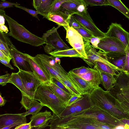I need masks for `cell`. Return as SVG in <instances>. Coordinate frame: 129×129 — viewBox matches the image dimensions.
<instances>
[{"mask_svg":"<svg viewBox=\"0 0 129 129\" xmlns=\"http://www.w3.org/2000/svg\"><path fill=\"white\" fill-rule=\"evenodd\" d=\"M66 31V39L67 42L83 57V58H87L85 50L84 41L81 35L72 27L69 26Z\"/></svg>","mask_w":129,"mask_h":129,"instance_id":"obj_15","label":"cell"},{"mask_svg":"<svg viewBox=\"0 0 129 129\" xmlns=\"http://www.w3.org/2000/svg\"><path fill=\"white\" fill-rule=\"evenodd\" d=\"M11 74L7 73L5 75L0 76V85L2 86L6 85L9 83Z\"/></svg>","mask_w":129,"mask_h":129,"instance_id":"obj_46","label":"cell"},{"mask_svg":"<svg viewBox=\"0 0 129 129\" xmlns=\"http://www.w3.org/2000/svg\"><path fill=\"white\" fill-rule=\"evenodd\" d=\"M61 82L66 86L73 95H83L82 92L71 81L69 78L68 79H62Z\"/></svg>","mask_w":129,"mask_h":129,"instance_id":"obj_35","label":"cell"},{"mask_svg":"<svg viewBox=\"0 0 129 129\" xmlns=\"http://www.w3.org/2000/svg\"><path fill=\"white\" fill-rule=\"evenodd\" d=\"M110 6L113 7L123 14L129 20V9L121 0H107Z\"/></svg>","mask_w":129,"mask_h":129,"instance_id":"obj_29","label":"cell"},{"mask_svg":"<svg viewBox=\"0 0 129 129\" xmlns=\"http://www.w3.org/2000/svg\"><path fill=\"white\" fill-rule=\"evenodd\" d=\"M32 128L31 126V122L22 124L16 126L15 129H31Z\"/></svg>","mask_w":129,"mask_h":129,"instance_id":"obj_49","label":"cell"},{"mask_svg":"<svg viewBox=\"0 0 129 129\" xmlns=\"http://www.w3.org/2000/svg\"><path fill=\"white\" fill-rule=\"evenodd\" d=\"M99 71L101 77V84L106 91H110L114 88L116 83V80L114 77V75Z\"/></svg>","mask_w":129,"mask_h":129,"instance_id":"obj_24","label":"cell"},{"mask_svg":"<svg viewBox=\"0 0 129 129\" xmlns=\"http://www.w3.org/2000/svg\"><path fill=\"white\" fill-rule=\"evenodd\" d=\"M25 54L27 57L33 72L40 81L42 84L50 86L52 83V77L49 72L38 62L34 57L27 54Z\"/></svg>","mask_w":129,"mask_h":129,"instance_id":"obj_14","label":"cell"},{"mask_svg":"<svg viewBox=\"0 0 129 129\" xmlns=\"http://www.w3.org/2000/svg\"><path fill=\"white\" fill-rule=\"evenodd\" d=\"M36 60L47 70L52 77L60 82L62 79H68V73L60 64L59 58L44 54H38L34 57Z\"/></svg>","mask_w":129,"mask_h":129,"instance_id":"obj_5","label":"cell"},{"mask_svg":"<svg viewBox=\"0 0 129 129\" xmlns=\"http://www.w3.org/2000/svg\"><path fill=\"white\" fill-rule=\"evenodd\" d=\"M0 50L6 55L12 58L7 44L1 35H0Z\"/></svg>","mask_w":129,"mask_h":129,"instance_id":"obj_38","label":"cell"},{"mask_svg":"<svg viewBox=\"0 0 129 129\" xmlns=\"http://www.w3.org/2000/svg\"><path fill=\"white\" fill-rule=\"evenodd\" d=\"M60 26L58 25L56 28L53 27L43 34L42 37L44 40L46 44L44 47V50L48 54L54 51L70 48L61 39L57 31V29Z\"/></svg>","mask_w":129,"mask_h":129,"instance_id":"obj_8","label":"cell"},{"mask_svg":"<svg viewBox=\"0 0 129 129\" xmlns=\"http://www.w3.org/2000/svg\"><path fill=\"white\" fill-rule=\"evenodd\" d=\"M8 30L7 26L5 25H0V32L8 33Z\"/></svg>","mask_w":129,"mask_h":129,"instance_id":"obj_54","label":"cell"},{"mask_svg":"<svg viewBox=\"0 0 129 129\" xmlns=\"http://www.w3.org/2000/svg\"><path fill=\"white\" fill-rule=\"evenodd\" d=\"M34 99L49 108L55 115L59 114L66 107L49 86L42 84L39 85L35 92Z\"/></svg>","mask_w":129,"mask_h":129,"instance_id":"obj_4","label":"cell"},{"mask_svg":"<svg viewBox=\"0 0 129 129\" xmlns=\"http://www.w3.org/2000/svg\"><path fill=\"white\" fill-rule=\"evenodd\" d=\"M5 13V12L4 10L0 9V25H4L5 24V19L4 16Z\"/></svg>","mask_w":129,"mask_h":129,"instance_id":"obj_50","label":"cell"},{"mask_svg":"<svg viewBox=\"0 0 129 129\" xmlns=\"http://www.w3.org/2000/svg\"><path fill=\"white\" fill-rule=\"evenodd\" d=\"M126 59L123 68V71L126 74L129 75V48H126Z\"/></svg>","mask_w":129,"mask_h":129,"instance_id":"obj_43","label":"cell"},{"mask_svg":"<svg viewBox=\"0 0 129 129\" xmlns=\"http://www.w3.org/2000/svg\"><path fill=\"white\" fill-rule=\"evenodd\" d=\"M95 106L118 119H129V112L110 92L101 87L94 88L89 94Z\"/></svg>","mask_w":129,"mask_h":129,"instance_id":"obj_1","label":"cell"},{"mask_svg":"<svg viewBox=\"0 0 129 129\" xmlns=\"http://www.w3.org/2000/svg\"><path fill=\"white\" fill-rule=\"evenodd\" d=\"M68 76L83 95L90 94L94 89L89 83L74 74L71 70L68 72Z\"/></svg>","mask_w":129,"mask_h":129,"instance_id":"obj_20","label":"cell"},{"mask_svg":"<svg viewBox=\"0 0 129 129\" xmlns=\"http://www.w3.org/2000/svg\"><path fill=\"white\" fill-rule=\"evenodd\" d=\"M116 76V83L113 89L125 88L129 89V75L120 71Z\"/></svg>","mask_w":129,"mask_h":129,"instance_id":"obj_25","label":"cell"},{"mask_svg":"<svg viewBox=\"0 0 129 129\" xmlns=\"http://www.w3.org/2000/svg\"><path fill=\"white\" fill-rule=\"evenodd\" d=\"M4 16L9 26V36L20 42L38 47L45 44L44 40L31 33L23 26L18 23L5 13Z\"/></svg>","mask_w":129,"mask_h":129,"instance_id":"obj_3","label":"cell"},{"mask_svg":"<svg viewBox=\"0 0 129 129\" xmlns=\"http://www.w3.org/2000/svg\"><path fill=\"white\" fill-rule=\"evenodd\" d=\"M15 7L23 10L31 15L32 16L35 17L39 20H40L37 15L38 14H39L40 13L37 10L35 11L33 10L29 9L25 7L19 5L15 6Z\"/></svg>","mask_w":129,"mask_h":129,"instance_id":"obj_41","label":"cell"},{"mask_svg":"<svg viewBox=\"0 0 129 129\" xmlns=\"http://www.w3.org/2000/svg\"><path fill=\"white\" fill-rule=\"evenodd\" d=\"M105 53L108 61L111 64L123 71L126 54L125 53L117 52Z\"/></svg>","mask_w":129,"mask_h":129,"instance_id":"obj_22","label":"cell"},{"mask_svg":"<svg viewBox=\"0 0 129 129\" xmlns=\"http://www.w3.org/2000/svg\"><path fill=\"white\" fill-rule=\"evenodd\" d=\"M9 83L14 84L21 92L22 97L20 103L22 106L26 100V94L24 87L21 78L18 72L12 73L11 74Z\"/></svg>","mask_w":129,"mask_h":129,"instance_id":"obj_23","label":"cell"},{"mask_svg":"<svg viewBox=\"0 0 129 129\" xmlns=\"http://www.w3.org/2000/svg\"><path fill=\"white\" fill-rule=\"evenodd\" d=\"M37 101L35 99L32 101L28 111L22 113L24 115L26 116L30 114L33 115L40 112L42 108L44 106Z\"/></svg>","mask_w":129,"mask_h":129,"instance_id":"obj_32","label":"cell"},{"mask_svg":"<svg viewBox=\"0 0 129 129\" xmlns=\"http://www.w3.org/2000/svg\"><path fill=\"white\" fill-rule=\"evenodd\" d=\"M80 26L84 28L95 37L102 39L107 36L105 33L101 31L96 25L88 12L72 15Z\"/></svg>","mask_w":129,"mask_h":129,"instance_id":"obj_12","label":"cell"},{"mask_svg":"<svg viewBox=\"0 0 129 129\" xmlns=\"http://www.w3.org/2000/svg\"><path fill=\"white\" fill-rule=\"evenodd\" d=\"M0 106L1 107L5 105L6 102V100L4 99V97L2 96L1 93L0 94Z\"/></svg>","mask_w":129,"mask_h":129,"instance_id":"obj_55","label":"cell"},{"mask_svg":"<svg viewBox=\"0 0 129 129\" xmlns=\"http://www.w3.org/2000/svg\"><path fill=\"white\" fill-rule=\"evenodd\" d=\"M94 68L98 70L109 73L116 76L115 71L111 67L102 62L95 61L93 63Z\"/></svg>","mask_w":129,"mask_h":129,"instance_id":"obj_33","label":"cell"},{"mask_svg":"<svg viewBox=\"0 0 129 129\" xmlns=\"http://www.w3.org/2000/svg\"><path fill=\"white\" fill-rule=\"evenodd\" d=\"M53 115L50 129H99L95 124L96 120L92 118L72 115L59 117Z\"/></svg>","mask_w":129,"mask_h":129,"instance_id":"obj_2","label":"cell"},{"mask_svg":"<svg viewBox=\"0 0 129 129\" xmlns=\"http://www.w3.org/2000/svg\"><path fill=\"white\" fill-rule=\"evenodd\" d=\"M18 72L22 80L26 94V100L22 107L27 110L29 109L30 104L34 99L35 91L42 84L33 72L19 70Z\"/></svg>","mask_w":129,"mask_h":129,"instance_id":"obj_6","label":"cell"},{"mask_svg":"<svg viewBox=\"0 0 129 129\" xmlns=\"http://www.w3.org/2000/svg\"><path fill=\"white\" fill-rule=\"evenodd\" d=\"M52 82L67 93L72 95H73L72 93L64 84L55 78L53 77H52Z\"/></svg>","mask_w":129,"mask_h":129,"instance_id":"obj_40","label":"cell"},{"mask_svg":"<svg viewBox=\"0 0 129 129\" xmlns=\"http://www.w3.org/2000/svg\"><path fill=\"white\" fill-rule=\"evenodd\" d=\"M50 86L56 96L65 104L72 96V95L67 93L52 83Z\"/></svg>","mask_w":129,"mask_h":129,"instance_id":"obj_28","label":"cell"},{"mask_svg":"<svg viewBox=\"0 0 129 129\" xmlns=\"http://www.w3.org/2000/svg\"><path fill=\"white\" fill-rule=\"evenodd\" d=\"M69 25L70 27H72L74 28H79L80 26L75 19L72 15L70 16Z\"/></svg>","mask_w":129,"mask_h":129,"instance_id":"obj_48","label":"cell"},{"mask_svg":"<svg viewBox=\"0 0 129 129\" xmlns=\"http://www.w3.org/2000/svg\"><path fill=\"white\" fill-rule=\"evenodd\" d=\"M20 4L11 3L7 1H2L0 2V9L3 10L6 8L13 7V6L20 5Z\"/></svg>","mask_w":129,"mask_h":129,"instance_id":"obj_45","label":"cell"},{"mask_svg":"<svg viewBox=\"0 0 129 129\" xmlns=\"http://www.w3.org/2000/svg\"><path fill=\"white\" fill-rule=\"evenodd\" d=\"M71 71L89 83L94 88L99 87L101 84V77L99 71L92 68L82 66Z\"/></svg>","mask_w":129,"mask_h":129,"instance_id":"obj_11","label":"cell"},{"mask_svg":"<svg viewBox=\"0 0 129 129\" xmlns=\"http://www.w3.org/2000/svg\"><path fill=\"white\" fill-rule=\"evenodd\" d=\"M105 34L107 36L118 39L126 48H129V33L125 30L120 24L112 23Z\"/></svg>","mask_w":129,"mask_h":129,"instance_id":"obj_17","label":"cell"},{"mask_svg":"<svg viewBox=\"0 0 129 129\" xmlns=\"http://www.w3.org/2000/svg\"><path fill=\"white\" fill-rule=\"evenodd\" d=\"M70 15L68 13L59 11L57 12L49 14L46 19L55 23L58 25L63 26L66 30L70 26L69 22Z\"/></svg>","mask_w":129,"mask_h":129,"instance_id":"obj_21","label":"cell"},{"mask_svg":"<svg viewBox=\"0 0 129 129\" xmlns=\"http://www.w3.org/2000/svg\"><path fill=\"white\" fill-rule=\"evenodd\" d=\"M0 58L9 62H10L11 60L12 59V58L6 55L1 50H0Z\"/></svg>","mask_w":129,"mask_h":129,"instance_id":"obj_51","label":"cell"},{"mask_svg":"<svg viewBox=\"0 0 129 129\" xmlns=\"http://www.w3.org/2000/svg\"><path fill=\"white\" fill-rule=\"evenodd\" d=\"M95 124L99 128V129H113L117 127L110 124L104 123L97 120L95 121Z\"/></svg>","mask_w":129,"mask_h":129,"instance_id":"obj_42","label":"cell"},{"mask_svg":"<svg viewBox=\"0 0 129 129\" xmlns=\"http://www.w3.org/2000/svg\"><path fill=\"white\" fill-rule=\"evenodd\" d=\"M55 0H42L40 5L36 10L39 13V14L43 16V18H47Z\"/></svg>","mask_w":129,"mask_h":129,"instance_id":"obj_27","label":"cell"},{"mask_svg":"<svg viewBox=\"0 0 129 129\" xmlns=\"http://www.w3.org/2000/svg\"><path fill=\"white\" fill-rule=\"evenodd\" d=\"M67 2H72L78 4H85L83 0H55L51 6L49 14L59 12L61 5Z\"/></svg>","mask_w":129,"mask_h":129,"instance_id":"obj_31","label":"cell"},{"mask_svg":"<svg viewBox=\"0 0 129 129\" xmlns=\"http://www.w3.org/2000/svg\"><path fill=\"white\" fill-rule=\"evenodd\" d=\"M79 4L72 2L64 3L60 6L59 11L67 13L70 15L78 13V9Z\"/></svg>","mask_w":129,"mask_h":129,"instance_id":"obj_30","label":"cell"},{"mask_svg":"<svg viewBox=\"0 0 129 129\" xmlns=\"http://www.w3.org/2000/svg\"><path fill=\"white\" fill-rule=\"evenodd\" d=\"M85 50L87 58H82L83 60L91 68L93 66L95 61L102 62L109 66L118 72L120 71L117 68L110 63L108 60L105 53L100 50L97 52L96 49L92 47L89 42L84 41Z\"/></svg>","mask_w":129,"mask_h":129,"instance_id":"obj_10","label":"cell"},{"mask_svg":"<svg viewBox=\"0 0 129 129\" xmlns=\"http://www.w3.org/2000/svg\"><path fill=\"white\" fill-rule=\"evenodd\" d=\"M99 49L105 53L117 52L125 53L126 48L116 38L106 36L101 39L98 45Z\"/></svg>","mask_w":129,"mask_h":129,"instance_id":"obj_16","label":"cell"},{"mask_svg":"<svg viewBox=\"0 0 129 129\" xmlns=\"http://www.w3.org/2000/svg\"><path fill=\"white\" fill-rule=\"evenodd\" d=\"M119 120L125 125L126 127L127 126L129 129V119L123 118Z\"/></svg>","mask_w":129,"mask_h":129,"instance_id":"obj_56","label":"cell"},{"mask_svg":"<svg viewBox=\"0 0 129 129\" xmlns=\"http://www.w3.org/2000/svg\"><path fill=\"white\" fill-rule=\"evenodd\" d=\"M0 35L3 38L7 44L13 64L19 70L33 72L27 56L25 53L16 49L9 38L8 33L0 32Z\"/></svg>","mask_w":129,"mask_h":129,"instance_id":"obj_9","label":"cell"},{"mask_svg":"<svg viewBox=\"0 0 129 129\" xmlns=\"http://www.w3.org/2000/svg\"><path fill=\"white\" fill-rule=\"evenodd\" d=\"M70 115L92 118L116 127L120 126L126 127L125 125L119 119L95 105L90 108Z\"/></svg>","mask_w":129,"mask_h":129,"instance_id":"obj_7","label":"cell"},{"mask_svg":"<svg viewBox=\"0 0 129 129\" xmlns=\"http://www.w3.org/2000/svg\"><path fill=\"white\" fill-rule=\"evenodd\" d=\"M75 29L81 35L84 41L89 43L90 38L93 36L92 34L81 26L79 28Z\"/></svg>","mask_w":129,"mask_h":129,"instance_id":"obj_36","label":"cell"},{"mask_svg":"<svg viewBox=\"0 0 129 129\" xmlns=\"http://www.w3.org/2000/svg\"><path fill=\"white\" fill-rule=\"evenodd\" d=\"M110 93L118 101L122 107L129 112V99L121 93Z\"/></svg>","mask_w":129,"mask_h":129,"instance_id":"obj_34","label":"cell"},{"mask_svg":"<svg viewBox=\"0 0 129 129\" xmlns=\"http://www.w3.org/2000/svg\"><path fill=\"white\" fill-rule=\"evenodd\" d=\"M42 0H33V6L35 9H36L40 5Z\"/></svg>","mask_w":129,"mask_h":129,"instance_id":"obj_53","label":"cell"},{"mask_svg":"<svg viewBox=\"0 0 129 129\" xmlns=\"http://www.w3.org/2000/svg\"><path fill=\"white\" fill-rule=\"evenodd\" d=\"M101 38L98 37L92 36L90 38L89 43L91 44V46L95 49H99L98 45L100 41Z\"/></svg>","mask_w":129,"mask_h":129,"instance_id":"obj_47","label":"cell"},{"mask_svg":"<svg viewBox=\"0 0 129 129\" xmlns=\"http://www.w3.org/2000/svg\"><path fill=\"white\" fill-rule=\"evenodd\" d=\"M49 54L54 57L59 58L63 57H76L84 58L74 48L62 50L54 51Z\"/></svg>","mask_w":129,"mask_h":129,"instance_id":"obj_26","label":"cell"},{"mask_svg":"<svg viewBox=\"0 0 129 129\" xmlns=\"http://www.w3.org/2000/svg\"><path fill=\"white\" fill-rule=\"evenodd\" d=\"M84 95H72L70 99L65 103L66 107L70 106L75 102L82 99Z\"/></svg>","mask_w":129,"mask_h":129,"instance_id":"obj_39","label":"cell"},{"mask_svg":"<svg viewBox=\"0 0 129 129\" xmlns=\"http://www.w3.org/2000/svg\"><path fill=\"white\" fill-rule=\"evenodd\" d=\"M0 61L5 66L8 67L11 70H14V68L11 66L10 62L1 58H0Z\"/></svg>","mask_w":129,"mask_h":129,"instance_id":"obj_52","label":"cell"},{"mask_svg":"<svg viewBox=\"0 0 129 129\" xmlns=\"http://www.w3.org/2000/svg\"><path fill=\"white\" fill-rule=\"evenodd\" d=\"M1 1H6V0H1Z\"/></svg>","mask_w":129,"mask_h":129,"instance_id":"obj_57","label":"cell"},{"mask_svg":"<svg viewBox=\"0 0 129 129\" xmlns=\"http://www.w3.org/2000/svg\"><path fill=\"white\" fill-rule=\"evenodd\" d=\"M94 105L89 94L85 95L82 99L66 107L59 114L56 116L59 117H66L90 108Z\"/></svg>","mask_w":129,"mask_h":129,"instance_id":"obj_13","label":"cell"},{"mask_svg":"<svg viewBox=\"0 0 129 129\" xmlns=\"http://www.w3.org/2000/svg\"><path fill=\"white\" fill-rule=\"evenodd\" d=\"M110 93H122L129 99V89L125 88L113 89L110 91Z\"/></svg>","mask_w":129,"mask_h":129,"instance_id":"obj_44","label":"cell"},{"mask_svg":"<svg viewBox=\"0 0 129 129\" xmlns=\"http://www.w3.org/2000/svg\"><path fill=\"white\" fill-rule=\"evenodd\" d=\"M53 117L51 112L46 110L32 115L30 118L31 127L37 129H44L49 126Z\"/></svg>","mask_w":129,"mask_h":129,"instance_id":"obj_18","label":"cell"},{"mask_svg":"<svg viewBox=\"0 0 129 129\" xmlns=\"http://www.w3.org/2000/svg\"><path fill=\"white\" fill-rule=\"evenodd\" d=\"M26 116L22 113H7L0 115V129L6 126L15 125L16 126L27 123Z\"/></svg>","mask_w":129,"mask_h":129,"instance_id":"obj_19","label":"cell"},{"mask_svg":"<svg viewBox=\"0 0 129 129\" xmlns=\"http://www.w3.org/2000/svg\"><path fill=\"white\" fill-rule=\"evenodd\" d=\"M85 4L90 6L110 5L107 0H83Z\"/></svg>","mask_w":129,"mask_h":129,"instance_id":"obj_37","label":"cell"}]
</instances>
